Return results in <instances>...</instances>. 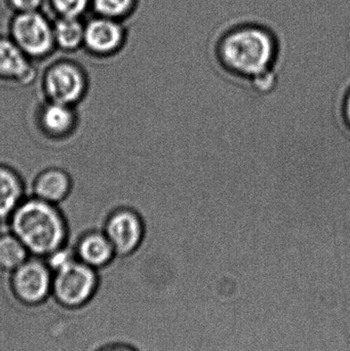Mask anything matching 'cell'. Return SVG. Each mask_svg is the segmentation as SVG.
Listing matches in <instances>:
<instances>
[{
    "label": "cell",
    "instance_id": "6da1fadb",
    "mask_svg": "<svg viewBox=\"0 0 350 351\" xmlns=\"http://www.w3.org/2000/svg\"><path fill=\"white\" fill-rule=\"evenodd\" d=\"M8 222L31 256L47 258L67 245L69 228L61 208L36 196L25 198Z\"/></svg>",
    "mask_w": 350,
    "mask_h": 351
},
{
    "label": "cell",
    "instance_id": "7a4b0ae2",
    "mask_svg": "<svg viewBox=\"0 0 350 351\" xmlns=\"http://www.w3.org/2000/svg\"><path fill=\"white\" fill-rule=\"evenodd\" d=\"M220 61L232 73L253 78L273 68L275 47L271 37L261 31H240L224 41Z\"/></svg>",
    "mask_w": 350,
    "mask_h": 351
},
{
    "label": "cell",
    "instance_id": "3957f363",
    "mask_svg": "<svg viewBox=\"0 0 350 351\" xmlns=\"http://www.w3.org/2000/svg\"><path fill=\"white\" fill-rule=\"evenodd\" d=\"M42 86L47 101L75 106L86 95L88 77L77 60H55L43 73Z\"/></svg>",
    "mask_w": 350,
    "mask_h": 351
},
{
    "label": "cell",
    "instance_id": "277c9868",
    "mask_svg": "<svg viewBox=\"0 0 350 351\" xmlns=\"http://www.w3.org/2000/svg\"><path fill=\"white\" fill-rule=\"evenodd\" d=\"M53 272L45 258L30 256L12 272V288L18 300L27 305H40L53 297Z\"/></svg>",
    "mask_w": 350,
    "mask_h": 351
},
{
    "label": "cell",
    "instance_id": "5b68a950",
    "mask_svg": "<svg viewBox=\"0 0 350 351\" xmlns=\"http://www.w3.org/2000/svg\"><path fill=\"white\" fill-rule=\"evenodd\" d=\"M12 40L33 61L45 59L55 45L53 27L37 10L20 12L12 23Z\"/></svg>",
    "mask_w": 350,
    "mask_h": 351
},
{
    "label": "cell",
    "instance_id": "8992f818",
    "mask_svg": "<svg viewBox=\"0 0 350 351\" xmlns=\"http://www.w3.org/2000/svg\"><path fill=\"white\" fill-rule=\"evenodd\" d=\"M103 231L112 243L117 257H127L135 253L141 245L145 225L136 210L121 208L109 216Z\"/></svg>",
    "mask_w": 350,
    "mask_h": 351
},
{
    "label": "cell",
    "instance_id": "52a82bcc",
    "mask_svg": "<svg viewBox=\"0 0 350 351\" xmlns=\"http://www.w3.org/2000/svg\"><path fill=\"white\" fill-rule=\"evenodd\" d=\"M36 63L14 40L0 38V78L30 84L47 66L40 67Z\"/></svg>",
    "mask_w": 350,
    "mask_h": 351
},
{
    "label": "cell",
    "instance_id": "ba28073f",
    "mask_svg": "<svg viewBox=\"0 0 350 351\" xmlns=\"http://www.w3.org/2000/svg\"><path fill=\"white\" fill-rule=\"evenodd\" d=\"M123 31L113 19L101 16L88 23L84 31V45L92 55H114L123 45Z\"/></svg>",
    "mask_w": 350,
    "mask_h": 351
},
{
    "label": "cell",
    "instance_id": "9c48e42d",
    "mask_svg": "<svg viewBox=\"0 0 350 351\" xmlns=\"http://www.w3.org/2000/svg\"><path fill=\"white\" fill-rule=\"evenodd\" d=\"M40 129L51 138H65L77 127L78 117L75 106L45 101L38 112Z\"/></svg>",
    "mask_w": 350,
    "mask_h": 351
},
{
    "label": "cell",
    "instance_id": "30bf717a",
    "mask_svg": "<svg viewBox=\"0 0 350 351\" xmlns=\"http://www.w3.org/2000/svg\"><path fill=\"white\" fill-rule=\"evenodd\" d=\"M76 257L90 267L101 269L109 265L116 258V254L104 231L92 230L78 239Z\"/></svg>",
    "mask_w": 350,
    "mask_h": 351
},
{
    "label": "cell",
    "instance_id": "8fae6325",
    "mask_svg": "<svg viewBox=\"0 0 350 351\" xmlns=\"http://www.w3.org/2000/svg\"><path fill=\"white\" fill-rule=\"evenodd\" d=\"M73 180L65 170L49 168L43 171L33 184V196L51 202L61 204L71 193Z\"/></svg>",
    "mask_w": 350,
    "mask_h": 351
},
{
    "label": "cell",
    "instance_id": "7c38bea8",
    "mask_svg": "<svg viewBox=\"0 0 350 351\" xmlns=\"http://www.w3.org/2000/svg\"><path fill=\"white\" fill-rule=\"evenodd\" d=\"M33 196L24 179L10 167L0 165V221H10L18 204Z\"/></svg>",
    "mask_w": 350,
    "mask_h": 351
},
{
    "label": "cell",
    "instance_id": "4fadbf2b",
    "mask_svg": "<svg viewBox=\"0 0 350 351\" xmlns=\"http://www.w3.org/2000/svg\"><path fill=\"white\" fill-rule=\"evenodd\" d=\"M86 26L78 18L63 16L53 27L55 43L65 51H73L79 49L84 41Z\"/></svg>",
    "mask_w": 350,
    "mask_h": 351
},
{
    "label": "cell",
    "instance_id": "5bb4252c",
    "mask_svg": "<svg viewBox=\"0 0 350 351\" xmlns=\"http://www.w3.org/2000/svg\"><path fill=\"white\" fill-rule=\"evenodd\" d=\"M24 243L12 232L0 235V268L12 272L30 258Z\"/></svg>",
    "mask_w": 350,
    "mask_h": 351
},
{
    "label": "cell",
    "instance_id": "9a60e30c",
    "mask_svg": "<svg viewBox=\"0 0 350 351\" xmlns=\"http://www.w3.org/2000/svg\"><path fill=\"white\" fill-rule=\"evenodd\" d=\"M95 10L105 18L123 16L131 8L133 0H94Z\"/></svg>",
    "mask_w": 350,
    "mask_h": 351
},
{
    "label": "cell",
    "instance_id": "2e32d148",
    "mask_svg": "<svg viewBox=\"0 0 350 351\" xmlns=\"http://www.w3.org/2000/svg\"><path fill=\"white\" fill-rule=\"evenodd\" d=\"M53 3L62 16L78 18L88 8L90 0H53Z\"/></svg>",
    "mask_w": 350,
    "mask_h": 351
},
{
    "label": "cell",
    "instance_id": "e0dca14e",
    "mask_svg": "<svg viewBox=\"0 0 350 351\" xmlns=\"http://www.w3.org/2000/svg\"><path fill=\"white\" fill-rule=\"evenodd\" d=\"M10 1L18 12H27L37 10L42 0H10Z\"/></svg>",
    "mask_w": 350,
    "mask_h": 351
},
{
    "label": "cell",
    "instance_id": "ac0fdd59",
    "mask_svg": "<svg viewBox=\"0 0 350 351\" xmlns=\"http://www.w3.org/2000/svg\"><path fill=\"white\" fill-rule=\"evenodd\" d=\"M98 351H140L135 346H129V344L116 343L110 344V346H104Z\"/></svg>",
    "mask_w": 350,
    "mask_h": 351
},
{
    "label": "cell",
    "instance_id": "d6986e66",
    "mask_svg": "<svg viewBox=\"0 0 350 351\" xmlns=\"http://www.w3.org/2000/svg\"><path fill=\"white\" fill-rule=\"evenodd\" d=\"M345 119H347V123H349L350 127V90L345 103Z\"/></svg>",
    "mask_w": 350,
    "mask_h": 351
},
{
    "label": "cell",
    "instance_id": "ffe728a7",
    "mask_svg": "<svg viewBox=\"0 0 350 351\" xmlns=\"http://www.w3.org/2000/svg\"><path fill=\"white\" fill-rule=\"evenodd\" d=\"M104 294L110 295V296L112 297V298L115 299V301H116V302H117V301H118V299H117L116 297L114 296V295L111 294V293H104ZM101 296H102V295H101ZM119 307H121V309L123 308V306H121V305H119ZM127 339H129V336H127V331H125V340H123V343H127Z\"/></svg>",
    "mask_w": 350,
    "mask_h": 351
}]
</instances>
